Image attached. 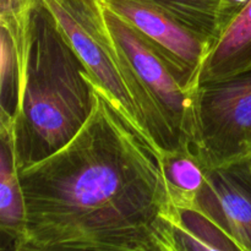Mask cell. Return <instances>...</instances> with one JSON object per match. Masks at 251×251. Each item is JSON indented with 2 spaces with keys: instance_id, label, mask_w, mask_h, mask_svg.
Returning a JSON list of instances; mask_svg holds the SVG:
<instances>
[{
  "instance_id": "cell-1",
  "label": "cell",
  "mask_w": 251,
  "mask_h": 251,
  "mask_svg": "<svg viewBox=\"0 0 251 251\" xmlns=\"http://www.w3.org/2000/svg\"><path fill=\"white\" fill-rule=\"evenodd\" d=\"M95 87V109L77 135L20 171L27 232L15 248L176 251L179 210L162 153Z\"/></svg>"
},
{
  "instance_id": "cell-2",
  "label": "cell",
  "mask_w": 251,
  "mask_h": 251,
  "mask_svg": "<svg viewBox=\"0 0 251 251\" xmlns=\"http://www.w3.org/2000/svg\"><path fill=\"white\" fill-rule=\"evenodd\" d=\"M0 25L12 32L19 61L12 137L19 169L63 149L95 109L90 73L42 0L0 9Z\"/></svg>"
},
{
  "instance_id": "cell-3",
  "label": "cell",
  "mask_w": 251,
  "mask_h": 251,
  "mask_svg": "<svg viewBox=\"0 0 251 251\" xmlns=\"http://www.w3.org/2000/svg\"><path fill=\"white\" fill-rule=\"evenodd\" d=\"M103 11L113 39L129 66L144 132L162 154L193 147L195 95L179 83L164 59L131 25L104 4Z\"/></svg>"
},
{
  "instance_id": "cell-4",
  "label": "cell",
  "mask_w": 251,
  "mask_h": 251,
  "mask_svg": "<svg viewBox=\"0 0 251 251\" xmlns=\"http://www.w3.org/2000/svg\"><path fill=\"white\" fill-rule=\"evenodd\" d=\"M59 22L100 92L144 131L131 74L113 39L100 0H42ZM147 136V135H146Z\"/></svg>"
},
{
  "instance_id": "cell-5",
  "label": "cell",
  "mask_w": 251,
  "mask_h": 251,
  "mask_svg": "<svg viewBox=\"0 0 251 251\" xmlns=\"http://www.w3.org/2000/svg\"><path fill=\"white\" fill-rule=\"evenodd\" d=\"M193 147L206 168L229 166L251 156V70L199 85Z\"/></svg>"
},
{
  "instance_id": "cell-6",
  "label": "cell",
  "mask_w": 251,
  "mask_h": 251,
  "mask_svg": "<svg viewBox=\"0 0 251 251\" xmlns=\"http://www.w3.org/2000/svg\"><path fill=\"white\" fill-rule=\"evenodd\" d=\"M164 59L179 83L195 95L211 46L163 10L144 0H102Z\"/></svg>"
},
{
  "instance_id": "cell-7",
  "label": "cell",
  "mask_w": 251,
  "mask_h": 251,
  "mask_svg": "<svg viewBox=\"0 0 251 251\" xmlns=\"http://www.w3.org/2000/svg\"><path fill=\"white\" fill-rule=\"evenodd\" d=\"M198 212L235 251H251V176L244 161L206 168Z\"/></svg>"
},
{
  "instance_id": "cell-8",
  "label": "cell",
  "mask_w": 251,
  "mask_h": 251,
  "mask_svg": "<svg viewBox=\"0 0 251 251\" xmlns=\"http://www.w3.org/2000/svg\"><path fill=\"white\" fill-rule=\"evenodd\" d=\"M0 230L11 243L10 249L26 240V203L15 154L11 120H0Z\"/></svg>"
},
{
  "instance_id": "cell-9",
  "label": "cell",
  "mask_w": 251,
  "mask_h": 251,
  "mask_svg": "<svg viewBox=\"0 0 251 251\" xmlns=\"http://www.w3.org/2000/svg\"><path fill=\"white\" fill-rule=\"evenodd\" d=\"M248 70H251V0L210 48L199 85L225 80Z\"/></svg>"
},
{
  "instance_id": "cell-10",
  "label": "cell",
  "mask_w": 251,
  "mask_h": 251,
  "mask_svg": "<svg viewBox=\"0 0 251 251\" xmlns=\"http://www.w3.org/2000/svg\"><path fill=\"white\" fill-rule=\"evenodd\" d=\"M162 164L176 207L179 211H195L205 185L206 167L193 147L162 154Z\"/></svg>"
},
{
  "instance_id": "cell-11",
  "label": "cell",
  "mask_w": 251,
  "mask_h": 251,
  "mask_svg": "<svg viewBox=\"0 0 251 251\" xmlns=\"http://www.w3.org/2000/svg\"><path fill=\"white\" fill-rule=\"evenodd\" d=\"M163 10L211 47L221 34L222 0H144Z\"/></svg>"
},
{
  "instance_id": "cell-12",
  "label": "cell",
  "mask_w": 251,
  "mask_h": 251,
  "mask_svg": "<svg viewBox=\"0 0 251 251\" xmlns=\"http://www.w3.org/2000/svg\"><path fill=\"white\" fill-rule=\"evenodd\" d=\"M1 29V63H0V119H14L19 88V61L12 32L0 25Z\"/></svg>"
},
{
  "instance_id": "cell-13",
  "label": "cell",
  "mask_w": 251,
  "mask_h": 251,
  "mask_svg": "<svg viewBox=\"0 0 251 251\" xmlns=\"http://www.w3.org/2000/svg\"><path fill=\"white\" fill-rule=\"evenodd\" d=\"M174 234L176 251H228L206 234L191 211H179Z\"/></svg>"
},
{
  "instance_id": "cell-14",
  "label": "cell",
  "mask_w": 251,
  "mask_h": 251,
  "mask_svg": "<svg viewBox=\"0 0 251 251\" xmlns=\"http://www.w3.org/2000/svg\"><path fill=\"white\" fill-rule=\"evenodd\" d=\"M249 1L250 0H222L220 15L221 33H222L223 29L228 26V24L239 14L240 10H242Z\"/></svg>"
},
{
  "instance_id": "cell-15",
  "label": "cell",
  "mask_w": 251,
  "mask_h": 251,
  "mask_svg": "<svg viewBox=\"0 0 251 251\" xmlns=\"http://www.w3.org/2000/svg\"><path fill=\"white\" fill-rule=\"evenodd\" d=\"M5 251H37V250L27 249V248H14V249H10V250H5Z\"/></svg>"
},
{
  "instance_id": "cell-16",
  "label": "cell",
  "mask_w": 251,
  "mask_h": 251,
  "mask_svg": "<svg viewBox=\"0 0 251 251\" xmlns=\"http://www.w3.org/2000/svg\"><path fill=\"white\" fill-rule=\"evenodd\" d=\"M244 162H245V163H247V167H248V169H249L250 176H251V156L248 157L247 159H244Z\"/></svg>"
}]
</instances>
